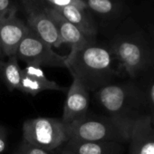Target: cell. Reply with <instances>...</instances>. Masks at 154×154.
<instances>
[{"mask_svg": "<svg viewBox=\"0 0 154 154\" xmlns=\"http://www.w3.org/2000/svg\"><path fill=\"white\" fill-rule=\"evenodd\" d=\"M13 9L10 0H0V15L6 14Z\"/></svg>", "mask_w": 154, "mask_h": 154, "instance_id": "22", "label": "cell"}, {"mask_svg": "<svg viewBox=\"0 0 154 154\" xmlns=\"http://www.w3.org/2000/svg\"><path fill=\"white\" fill-rule=\"evenodd\" d=\"M65 87L58 85L54 81L46 79H36L23 74L21 81L20 90L21 92L35 96L38 94L45 91H57V92H65Z\"/></svg>", "mask_w": 154, "mask_h": 154, "instance_id": "15", "label": "cell"}, {"mask_svg": "<svg viewBox=\"0 0 154 154\" xmlns=\"http://www.w3.org/2000/svg\"><path fill=\"white\" fill-rule=\"evenodd\" d=\"M122 143L69 140L61 147V154H122Z\"/></svg>", "mask_w": 154, "mask_h": 154, "instance_id": "12", "label": "cell"}, {"mask_svg": "<svg viewBox=\"0 0 154 154\" xmlns=\"http://www.w3.org/2000/svg\"><path fill=\"white\" fill-rule=\"evenodd\" d=\"M45 1H47L51 7L63 8L66 6H73L80 9L89 10L85 0H45Z\"/></svg>", "mask_w": 154, "mask_h": 154, "instance_id": "19", "label": "cell"}, {"mask_svg": "<svg viewBox=\"0 0 154 154\" xmlns=\"http://www.w3.org/2000/svg\"><path fill=\"white\" fill-rule=\"evenodd\" d=\"M23 140L52 152L68 140L66 126L61 119L37 117L23 124Z\"/></svg>", "mask_w": 154, "mask_h": 154, "instance_id": "5", "label": "cell"}, {"mask_svg": "<svg viewBox=\"0 0 154 154\" xmlns=\"http://www.w3.org/2000/svg\"><path fill=\"white\" fill-rule=\"evenodd\" d=\"M94 98L105 115L114 119L131 131L138 120L149 115L135 80L106 85L94 93Z\"/></svg>", "mask_w": 154, "mask_h": 154, "instance_id": "3", "label": "cell"}, {"mask_svg": "<svg viewBox=\"0 0 154 154\" xmlns=\"http://www.w3.org/2000/svg\"><path fill=\"white\" fill-rule=\"evenodd\" d=\"M26 10L28 28L52 47H60L62 42L58 29L45 10L36 9L29 3L26 4Z\"/></svg>", "mask_w": 154, "mask_h": 154, "instance_id": "9", "label": "cell"}, {"mask_svg": "<svg viewBox=\"0 0 154 154\" xmlns=\"http://www.w3.org/2000/svg\"><path fill=\"white\" fill-rule=\"evenodd\" d=\"M23 74L32 77V78L36 79H46L47 77L45 73V71L41 66L33 65V64H26V66L22 69Z\"/></svg>", "mask_w": 154, "mask_h": 154, "instance_id": "20", "label": "cell"}, {"mask_svg": "<svg viewBox=\"0 0 154 154\" xmlns=\"http://www.w3.org/2000/svg\"><path fill=\"white\" fill-rule=\"evenodd\" d=\"M65 68L72 79L79 81L89 92L94 93L114 83L118 76L109 46L96 45L94 42L70 52L66 55Z\"/></svg>", "mask_w": 154, "mask_h": 154, "instance_id": "1", "label": "cell"}, {"mask_svg": "<svg viewBox=\"0 0 154 154\" xmlns=\"http://www.w3.org/2000/svg\"><path fill=\"white\" fill-rule=\"evenodd\" d=\"M129 141L130 154H154V126L149 115L134 123Z\"/></svg>", "mask_w": 154, "mask_h": 154, "instance_id": "10", "label": "cell"}, {"mask_svg": "<svg viewBox=\"0 0 154 154\" xmlns=\"http://www.w3.org/2000/svg\"><path fill=\"white\" fill-rule=\"evenodd\" d=\"M88 9L94 11L95 13L102 16L114 15L120 6L113 0H85Z\"/></svg>", "mask_w": 154, "mask_h": 154, "instance_id": "17", "label": "cell"}, {"mask_svg": "<svg viewBox=\"0 0 154 154\" xmlns=\"http://www.w3.org/2000/svg\"><path fill=\"white\" fill-rule=\"evenodd\" d=\"M13 154H51V152L23 140Z\"/></svg>", "mask_w": 154, "mask_h": 154, "instance_id": "18", "label": "cell"}, {"mask_svg": "<svg viewBox=\"0 0 154 154\" xmlns=\"http://www.w3.org/2000/svg\"><path fill=\"white\" fill-rule=\"evenodd\" d=\"M16 56L26 64L41 67H65L66 55H61L29 28L20 43Z\"/></svg>", "mask_w": 154, "mask_h": 154, "instance_id": "6", "label": "cell"}, {"mask_svg": "<svg viewBox=\"0 0 154 154\" xmlns=\"http://www.w3.org/2000/svg\"><path fill=\"white\" fill-rule=\"evenodd\" d=\"M5 53H4V50H3V47H2V45H1V42H0V62L3 61V58L5 57Z\"/></svg>", "mask_w": 154, "mask_h": 154, "instance_id": "23", "label": "cell"}, {"mask_svg": "<svg viewBox=\"0 0 154 154\" xmlns=\"http://www.w3.org/2000/svg\"><path fill=\"white\" fill-rule=\"evenodd\" d=\"M142 94L148 114L154 117V66L135 80Z\"/></svg>", "mask_w": 154, "mask_h": 154, "instance_id": "16", "label": "cell"}, {"mask_svg": "<svg viewBox=\"0 0 154 154\" xmlns=\"http://www.w3.org/2000/svg\"><path fill=\"white\" fill-rule=\"evenodd\" d=\"M8 135L7 130L0 125V154L3 153L8 146Z\"/></svg>", "mask_w": 154, "mask_h": 154, "instance_id": "21", "label": "cell"}, {"mask_svg": "<svg viewBox=\"0 0 154 154\" xmlns=\"http://www.w3.org/2000/svg\"><path fill=\"white\" fill-rule=\"evenodd\" d=\"M51 8H53L58 14H60L71 24L75 26L85 35L94 40L97 34V26L88 10L80 9L73 6Z\"/></svg>", "mask_w": 154, "mask_h": 154, "instance_id": "13", "label": "cell"}, {"mask_svg": "<svg viewBox=\"0 0 154 154\" xmlns=\"http://www.w3.org/2000/svg\"><path fill=\"white\" fill-rule=\"evenodd\" d=\"M27 30L28 26L16 17L15 9L0 15V42L6 56L17 54Z\"/></svg>", "mask_w": 154, "mask_h": 154, "instance_id": "8", "label": "cell"}, {"mask_svg": "<svg viewBox=\"0 0 154 154\" xmlns=\"http://www.w3.org/2000/svg\"><path fill=\"white\" fill-rule=\"evenodd\" d=\"M109 48L120 77L136 80L154 66V44L140 29L133 28L117 35Z\"/></svg>", "mask_w": 154, "mask_h": 154, "instance_id": "2", "label": "cell"}, {"mask_svg": "<svg viewBox=\"0 0 154 154\" xmlns=\"http://www.w3.org/2000/svg\"><path fill=\"white\" fill-rule=\"evenodd\" d=\"M0 75L9 91L20 90L23 71L16 55L9 56L7 61L0 62Z\"/></svg>", "mask_w": 154, "mask_h": 154, "instance_id": "14", "label": "cell"}, {"mask_svg": "<svg viewBox=\"0 0 154 154\" xmlns=\"http://www.w3.org/2000/svg\"><path fill=\"white\" fill-rule=\"evenodd\" d=\"M69 140L124 143L131 131L107 115H86L84 119L65 125Z\"/></svg>", "mask_w": 154, "mask_h": 154, "instance_id": "4", "label": "cell"}, {"mask_svg": "<svg viewBox=\"0 0 154 154\" xmlns=\"http://www.w3.org/2000/svg\"><path fill=\"white\" fill-rule=\"evenodd\" d=\"M90 105V92L79 82L72 79L63 104L62 121L65 125L84 119Z\"/></svg>", "mask_w": 154, "mask_h": 154, "instance_id": "7", "label": "cell"}, {"mask_svg": "<svg viewBox=\"0 0 154 154\" xmlns=\"http://www.w3.org/2000/svg\"><path fill=\"white\" fill-rule=\"evenodd\" d=\"M151 122H152V124H153V126H154V117L151 118Z\"/></svg>", "mask_w": 154, "mask_h": 154, "instance_id": "24", "label": "cell"}, {"mask_svg": "<svg viewBox=\"0 0 154 154\" xmlns=\"http://www.w3.org/2000/svg\"><path fill=\"white\" fill-rule=\"evenodd\" d=\"M45 10L54 22L59 32L62 45L66 44L70 45V52L81 49L88 45L89 44L94 43L93 39H90L86 35H85L75 26L67 21L64 17L58 14L53 8L49 7L45 8Z\"/></svg>", "mask_w": 154, "mask_h": 154, "instance_id": "11", "label": "cell"}]
</instances>
